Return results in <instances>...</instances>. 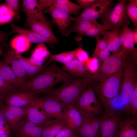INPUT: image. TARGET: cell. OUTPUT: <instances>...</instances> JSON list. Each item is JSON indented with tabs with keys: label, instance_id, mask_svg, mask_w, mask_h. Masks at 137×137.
<instances>
[{
	"label": "cell",
	"instance_id": "21",
	"mask_svg": "<svg viewBox=\"0 0 137 137\" xmlns=\"http://www.w3.org/2000/svg\"><path fill=\"white\" fill-rule=\"evenodd\" d=\"M12 34L17 33L25 36L30 43H46L49 44L53 48L57 43L55 42L47 39L32 30L25 29L11 23Z\"/></svg>",
	"mask_w": 137,
	"mask_h": 137
},
{
	"label": "cell",
	"instance_id": "14",
	"mask_svg": "<svg viewBox=\"0 0 137 137\" xmlns=\"http://www.w3.org/2000/svg\"><path fill=\"white\" fill-rule=\"evenodd\" d=\"M37 95L29 91L19 90L8 96L5 103L9 106L24 107L36 101L38 97Z\"/></svg>",
	"mask_w": 137,
	"mask_h": 137
},
{
	"label": "cell",
	"instance_id": "6",
	"mask_svg": "<svg viewBox=\"0 0 137 137\" xmlns=\"http://www.w3.org/2000/svg\"><path fill=\"white\" fill-rule=\"evenodd\" d=\"M75 107L85 117H100L103 112L93 89L86 87L74 104Z\"/></svg>",
	"mask_w": 137,
	"mask_h": 137
},
{
	"label": "cell",
	"instance_id": "26",
	"mask_svg": "<svg viewBox=\"0 0 137 137\" xmlns=\"http://www.w3.org/2000/svg\"><path fill=\"white\" fill-rule=\"evenodd\" d=\"M13 51L15 56L26 71L28 78L29 80L49 66V64L46 63L41 66L35 65L31 62L28 58H25L20 54L16 53L13 50Z\"/></svg>",
	"mask_w": 137,
	"mask_h": 137
},
{
	"label": "cell",
	"instance_id": "12",
	"mask_svg": "<svg viewBox=\"0 0 137 137\" xmlns=\"http://www.w3.org/2000/svg\"><path fill=\"white\" fill-rule=\"evenodd\" d=\"M44 12L51 15L52 20V25H56L62 36H65L67 30L69 28L71 22L74 21V17L68 13L54 7L45 9Z\"/></svg>",
	"mask_w": 137,
	"mask_h": 137
},
{
	"label": "cell",
	"instance_id": "19",
	"mask_svg": "<svg viewBox=\"0 0 137 137\" xmlns=\"http://www.w3.org/2000/svg\"><path fill=\"white\" fill-rule=\"evenodd\" d=\"M43 126L28 121L26 117L13 131L16 137H41Z\"/></svg>",
	"mask_w": 137,
	"mask_h": 137
},
{
	"label": "cell",
	"instance_id": "39",
	"mask_svg": "<svg viewBox=\"0 0 137 137\" xmlns=\"http://www.w3.org/2000/svg\"><path fill=\"white\" fill-rule=\"evenodd\" d=\"M99 61L96 57L89 58L83 64L85 68L91 74L96 73L98 70L99 65Z\"/></svg>",
	"mask_w": 137,
	"mask_h": 137
},
{
	"label": "cell",
	"instance_id": "27",
	"mask_svg": "<svg viewBox=\"0 0 137 137\" xmlns=\"http://www.w3.org/2000/svg\"><path fill=\"white\" fill-rule=\"evenodd\" d=\"M51 55L44 44H39L35 48L28 58L33 64L41 66L46 60L49 59Z\"/></svg>",
	"mask_w": 137,
	"mask_h": 137
},
{
	"label": "cell",
	"instance_id": "31",
	"mask_svg": "<svg viewBox=\"0 0 137 137\" xmlns=\"http://www.w3.org/2000/svg\"><path fill=\"white\" fill-rule=\"evenodd\" d=\"M0 75L7 82L20 90L21 88L18 80L9 65L0 60Z\"/></svg>",
	"mask_w": 137,
	"mask_h": 137
},
{
	"label": "cell",
	"instance_id": "16",
	"mask_svg": "<svg viewBox=\"0 0 137 137\" xmlns=\"http://www.w3.org/2000/svg\"><path fill=\"white\" fill-rule=\"evenodd\" d=\"M64 106V124L66 128L77 134L82 125L83 116L74 104Z\"/></svg>",
	"mask_w": 137,
	"mask_h": 137
},
{
	"label": "cell",
	"instance_id": "35",
	"mask_svg": "<svg viewBox=\"0 0 137 137\" xmlns=\"http://www.w3.org/2000/svg\"><path fill=\"white\" fill-rule=\"evenodd\" d=\"M15 15L6 3L0 5V25L11 23Z\"/></svg>",
	"mask_w": 137,
	"mask_h": 137
},
{
	"label": "cell",
	"instance_id": "49",
	"mask_svg": "<svg viewBox=\"0 0 137 137\" xmlns=\"http://www.w3.org/2000/svg\"><path fill=\"white\" fill-rule=\"evenodd\" d=\"M5 43H2L0 45V56L3 54V51L2 50V47L4 46Z\"/></svg>",
	"mask_w": 137,
	"mask_h": 137
},
{
	"label": "cell",
	"instance_id": "47",
	"mask_svg": "<svg viewBox=\"0 0 137 137\" xmlns=\"http://www.w3.org/2000/svg\"><path fill=\"white\" fill-rule=\"evenodd\" d=\"M7 124L4 115L0 109V124Z\"/></svg>",
	"mask_w": 137,
	"mask_h": 137
},
{
	"label": "cell",
	"instance_id": "13",
	"mask_svg": "<svg viewBox=\"0 0 137 137\" xmlns=\"http://www.w3.org/2000/svg\"><path fill=\"white\" fill-rule=\"evenodd\" d=\"M3 61L11 65V68L17 77L20 85V91L23 90L27 81V73L15 56L13 50L8 49L3 55Z\"/></svg>",
	"mask_w": 137,
	"mask_h": 137
},
{
	"label": "cell",
	"instance_id": "10",
	"mask_svg": "<svg viewBox=\"0 0 137 137\" xmlns=\"http://www.w3.org/2000/svg\"><path fill=\"white\" fill-rule=\"evenodd\" d=\"M23 108L25 110L26 119L36 124L43 125L47 122L52 118L45 112L41 97H38L35 102Z\"/></svg>",
	"mask_w": 137,
	"mask_h": 137
},
{
	"label": "cell",
	"instance_id": "24",
	"mask_svg": "<svg viewBox=\"0 0 137 137\" xmlns=\"http://www.w3.org/2000/svg\"><path fill=\"white\" fill-rule=\"evenodd\" d=\"M61 68L74 77L90 78L92 74L85 68L83 64L76 58L64 65Z\"/></svg>",
	"mask_w": 137,
	"mask_h": 137
},
{
	"label": "cell",
	"instance_id": "1",
	"mask_svg": "<svg viewBox=\"0 0 137 137\" xmlns=\"http://www.w3.org/2000/svg\"><path fill=\"white\" fill-rule=\"evenodd\" d=\"M72 77L53 63L27 81L23 91H30L37 95L41 93L48 95L56 84Z\"/></svg>",
	"mask_w": 137,
	"mask_h": 137
},
{
	"label": "cell",
	"instance_id": "8",
	"mask_svg": "<svg viewBox=\"0 0 137 137\" xmlns=\"http://www.w3.org/2000/svg\"><path fill=\"white\" fill-rule=\"evenodd\" d=\"M122 115L121 112L103 113L101 116L100 137H115Z\"/></svg>",
	"mask_w": 137,
	"mask_h": 137
},
{
	"label": "cell",
	"instance_id": "29",
	"mask_svg": "<svg viewBox=\"0 0 137 137\" xmlns=\"http://www.w3.org/2000/svg\"><path fill=\"white\" fill-rule=\"evenodd\" d=\"M42 126L43 129L41 137H56L63 129L66 127L63 123L52 118Z\"/></svg>",
	"mask_w": 137,
	"mask_h": 137
},
{
	"label": "cell",
	"instance_id": "25",
	"mask_svg": "<svg viewBox=\"0 0 137 137\" xmlns=\"http://www.w3.org/2000/svg\"><path fill=\"white\" fill-rule=\"evenodd\" d=\"M120 29L113 28L106 30L102 34L103 39L107 45L110 52L115 53L119 51L122 45V41L119 33Z\"/></svg>",
	"mask_w": 137,
	"mask_h": 137
},
{
	"label": "cell",
	"instance_id": "9",
	"mask_svg": "<svg viewBox=\"0 0 137 137\" xmlns=\"http://www.w3.org/2000/svg\"><path fill=\"white\" fill-rule=\"evenodd\" d=\"M113 0H99L90 6L85 8L77 16L74 18L73 21L81 20H96L103 16L110 8L113 4Z\"/></svg>",
	"mask_w": 137,
	"mask_h": 137
},
{
	"label": "cell",
	"instance_id": "11",
	"mask_svg": "<svg viewBox=\"0 0 137 137\" xmlns=\"http://www.w3.org/2000/svg\"><path fill=\"white\" fill-rule=\"evenodd\" d=\"M43 106L47 114L50 117L63 123L65 106L58 99L48 95L41 97Z\"/></svg>",
	"mask_w": 137,
	"mask_h": 137
},
{
	"label": "cell",
	"instance_id": "36",
	"mask_svg": "<svg viewBox=\"0 0 137 137\" xmlns=\"http://www.w3.org/2000/svg\"><path fill=\"white\" fill-rule=\"evenodd\" d=\"M125 10L128 17L132 22L135 27H137V0H130L125 5Z\"/></svg>",
	"mask_w": 137,
	"mask_h": 137
},
{
	"label": "cell",
	"instance_id": "38",
	"mask_svg": "<svg viewBox=\"0 0 137 137\" xmlns=\"http://www.w3.org/2000/svg\"><path fill=\"white\" fill-rule=\"evenodd\" d=\"M108 29H109L105 25L99 23L96 26L88 30L84 35L93 37L97 40L99 39L100 36Z\"/></svg>",
	"mask_w": 137,
	"mask_h": 137
},
{
	"label": "cell",
	"instance_id": "22",
	"mask_svg": "<svg viewBox=\"0 0 137 137\" xmlns=\"http://www.w3.org/2000/svg\"><path fill=\"white\" fill-rule=\"evenodd\" d=\"M115 137H137V121L136 118L128 115L122 118Z\"/></svg>",
	"mask_w": 137,
	"mask_h": 137
},
{
	"label": "cell",
	"instance_id": "40",
	"mask_svg": "<svg viewBox=\"0 0 137 137\" xmlns=\"http://www.w3.org/2000/svg\"><path fill=\"white\" fill-rule=\"evenodd\" d=\"M6 3L15 13L13 21L20 20L19 11V1L18 0H6Z\"/></svg>",
	"mask_w": 137,
	"mask_h": 137
},
{
	"label": "cell",
	"instance_id": "23",
	"mask_svg": "<svg viewBox=\"0 0 137 137\" xmlns=\"http://www.w3.org/2000/svg\"><path fill=\"white\" fill-rule=\"evenodd\" d=\"M25 27L29 26L31 29L42 36L58 43V40L53 33L51 26L46 23L34 19H26Z\"/></svg>",
	"mask_w": 137,
	"mask_h": 137
},
{
	"label": "cell",
	"instance_id": "7",
	"mask_svg": "<svg viewBox=\"0 0 137 137\" xmlns=\"http://www.w3.org/2000/svg\"><path fill=\"white\" fill-rule=\"evenodd\" d=\"M126 1L119 0L114 7L110 8L102 18L101 21L109 29L116 28L120 29L124 25L129 24L125 10Z\"/></svg>",
	"mask_w": 137,
	"mask_h": 137
},
{
	"label": "cell",
	"instance_id": "32",
	"mask_svg": "<svg viewBox=\"0 0 137 137\" xmlns=\"http://www.w3.org/2000/svg\"><path fill=\"white\" fill-rule=\"evenodd\" d=\"M30 43L25 36L19 35L11 40L10 45L15 52L21 54L26 52L29 49Z\"/></svg>",
	"mask_w": 137,
	"mask_h": 137
},
{
	"label": "cell",
	"instance_id": "44",
	"mask_svg": "<svg viewBox=\"0 0 137 137\" xmlns=\"http://www.w3.org/2000/svg\"><path fill=\"white\" fill-rule=\"evenodd\" d=\"M97 0H77L79 5L82 8L87 7L96 2Z\"/></svg>",
	"mask_w": 137,
	"mask_h": 137
},
{
	"label": "cell",
	"instance_id": "48",
	"mask_svg": "<svg viewBox=\"0 0 137 137\" xmlns=\"http://www.w3.org/2000/svg\"><path fill=\"white\" fill-rule=\"evenodd\" d=\"M6 99V97L0 95V107L4 105V104H5Z\"/></svg>",
	"mask_w": 137,
	"mask_h": 137
},
{
	"label": "cell",
	"instance_id": "37",
	"mask_svg": "<svg viewBox=\"0 0 137 137\" xmlns=\"http://www.w3.org/2000/svg\"><path fill=\"white\" fill-rule=\"evenodd\" d=\"M19 90L16 87L7 82L0 75V95L6 98Z\"/></svg>",
	"mask_w": 137,
	"mask_h": 137
},
{
	"label": "cell",
	"instance_id": "30",
	"mask_svg": "<svg viewBox=\"0 0 137 137\" xmlns=\"http://www.w3.org/2000/svg\"><path fill=\"white\" fill-rule=\"evenodd\" d=\"M129 24L124 25L119 31L122 41L121 47L126 52H132L136 51L134 47L132 30L128 26Z\"/></svg>",
	"mask_w": 137,
	"mask_h": 137
},
{
	"label": "cell",
	"instance_id": "43",
	"mask_svg": "<svg viewBox=\"0 0 137 137\" xmlns=\"http://www.w3.org/2000/svg\"><path fill=\"white\" fill-rule=\"evenodd\" d=\"M56 137H79L71 130L66 127L63 129Z\"/></svg>",
	"mask_w": 137,
	"mask_h": 137
},
{
	"label": "cell",
	"instance_id": "17",
	"mask_svg": "<svg viewBox=\"0 0 137 137\" xmlns=\"http://www.w3.org/2000/svg\"><path fill=\"white\" fill-rule=\"evenodd\" d=\"M38 2L43 10L46 8L54 7L71 15H77L82 9L79 5L69 0H40Z\"/></svg>",
	"mask_w": 137,
	"mask_h": 137
},
{
	"label": "cell",
	"instance_id": "50",
	"mask_svg": "<svg viewBox=\"0 0 137 137\" xmlns=\"http://www.w3.org/2000/svg\"><path fill=\"white\" fill-rule=\"evenodd\" d=\"M1 1H0V2Z\"/></svg>",
	"mask_w": 137,
	"mask_h": 137
},
{
	"label": "cell",
	"instance_id": "5",
	"mask_svg": "<svg viewBox=\"0 0 137 137\" xmlns=\"http://www.w3.org/2000/svg\"><path fill=\"white\" fill-rule=\"evenodd\" d=\"M126 55V51L121 47L119 50L114 53L102 62L98 71L92 74L90 78L91 82L101 83L108 77L115 73L122 72Z\"/></svg>",
	"mask_w": 137,
	"mask_h": 137
},
{
	"label": "cell",
	"instance_id": "45",
	"mask_svg": "<svg viewBox=\"0 0 137 137\" xmlns=\"http://www.w3.org/2000/svg\"><path fill=\"white\" fill-rule=\"evenodd\" d=\"M11 34V32L6 33L0 30V43H5L8 38Z\"/></svg>",
	"mask_w": 137,
	"mask_h": 137
},
{
	"label": "cell",
	"instance_id": "15",
	"mask_svg": "<svg viewBox=\"0 0 137 137\" xmlns=\"http://www.w3.org/2000/svg\"><path fill=\"white\" fill-rule=\"evenodd\" d=\"M7 123L13 131L18 124L26 117L25 112L23 107L3 105L0 107Z\"/></svg>",
	"mask_w": 137,
	"mask_h": 137
},
{
	"label": "cell",
	"instance_id": "2",
	"mask_svg": "<svg viewBox=\"0 0 137 137\" xmlns=\"http://www.w3.org/2000/svg\"><path fill=\"white\" fill-rule=\"evenodd\" d=\"M122 72H118L109 76L94 90L104 112H118L114 101L120 92Z\"/></svg>",
	"mask_w": 137,
	"mask_h": 137
},
{
	"label": "cell",
	"instance_id": "18",
	"mask_svg": "<svg viewBox=\"0 0 137 137\" xmlns=\"http://www.w3.org/2000/svg\"><path fill=\"white\" fill-rule=\"evenodd\" d=\"M101 116H83V122L77 134L78 137H98L100 132Z\"/></svg>",
	"mask_w": 137,
	"mask_h": 137
},
{
	"label": "cell",
	"instance_id": "46",
	"mask_svg": "<svg viewBox=\"0 0 137 137\" xmlns=\"http://www.w3.org/2000/svg\"><path fill=\"white\" fill-rule=\"evenodd\" d=\"M134 44H137V28L135 27L132 30Z\"/></svg>",
	"mask_w": 137,
	"mask_h": 137
},
{
	"label": "cell",
	"instance_id": "3",
	"mask_svg": "<svg viewBox=\"0 0 137 137\" xmlns=\"http://www.w3.org/2000/svg\"><path fill=\"white\" fill-rule=\"evenodd\" d=\"M136 59L127 53L123 69V77L120 96L123 107L127 114H129L135 87L137 84V72L134 64Z\"/></svg>",
	"mask_w": 137,
	"mask_h": 137
},
{
	"label": "cell",
	"instance_id": "41",
	"mask_svg": "<svg viewBox=\"0 0 137 137\" xmlns=\"http://www.w3.org/2000/svg\"><path fill=\"white\" fill-rule=\"evenodd\" d=\"M136 118L137 116V84L135 86L133 96L131 104L129 115Z\"/></svg>",
	"mask_w": 137,
	"mask_h": 137
},
{
	"label": "cell",
	"instance_id": "28",
	"mask_svg": "<svg viewBox=\"0 0 137 137\" xmlns=\"http://www.w3.org/2000/svg\"><path fill=\"white\" fill-rule=\"evenodd\" d=\"M74 22V23L70 25L69 29L66 30L65 36H67L73 32L84 35L88 30L99 23L96 20H78Z\"/></svg>",
	"mask_w": 137,
	"mask_h": 137
},
{
	"label": "cell",
	"instance_id": "20",
	"mask_svg": "<svg viewBox=\"0 0 137 137\" xmlns=\"http://www.w3.org/2000/svg\"><path fill=\"white\" fill-rule=\"evenodd\" d=\"M22 10L26 15V19H34L45 22L52 26L50 21L44 16L38 1L36 0H24L22 4Z\"/></svg>",
	"mask_w": 137,
	"mask_h": 137
},
{
	"label": "cell",
	"instance_id": "4",
	"mask_svg": "<svg viewBox=\"0 0 137 137\" xmlns=\"http://www.w3.org/2000/svg\"><path fill=\"white\" fill-rule=\"evenodd\" d=\"M91 82L89 77L79 78L72 77L63 81L60 87L53 90L48 95L55 97L64 106L74 105Z\"/></svg>",
	"mask_w": 137,
	"mask_h": 137
},
{
	"label": "cell",
	"instance_id": "33",
	"mask_svg": "<svg viewBox=\"0 0 137 137\" xmlns=\"http://www.w3.org/2000/svg\"><path fill=\"white\" fill-rule=\"evenodd\" d=\"M97 41L96 45L92 56L97 58L99 61L102 62L110 56V51L103 39H99Z\"/></svg>",
	"mask_w": 137,
	"mask_h": 137
},
{
	"label": "cell",
	"instance_id": "42",
	"mask_svg": "<svg viewBox=\"0 0 137 137\" xmlns=\"http://www.w3.org/2000/svg\"><path fill=\"white\" fill-rule=\"evenodd\" d=\"M75 50V56L78 60L84 64L89 58L88 53L81 47H78Z\"/></svg>",
	"mask_w": 137,
	"mask_h": 137
},
{
	"label": "cell",
	"instance_id": "34",
	"mask_svg": "<svg viewBox=\"0 0 137 137\" xmlns=\"http://www.w3.org/2000/svg\"><path fill=\"white\" fill-rule=\"evenodd\" d=\"M75 50L65 52L54 55H51L46 63L49 64L54 61L65 64L76 58L75 56Z\"/></svg>",
	"mask_w": 137,
	"mask_h": 137
}]
</instances>
